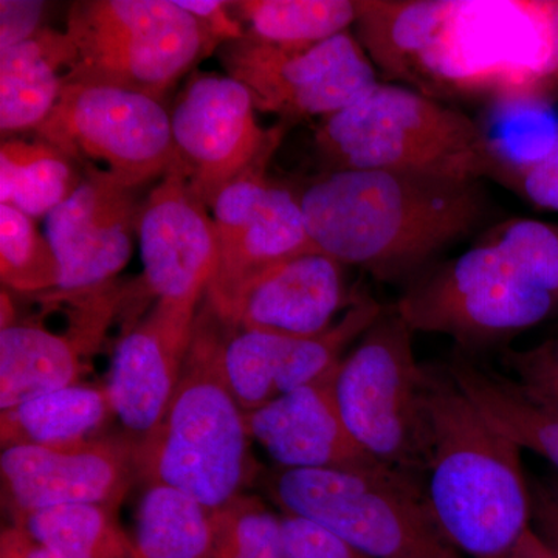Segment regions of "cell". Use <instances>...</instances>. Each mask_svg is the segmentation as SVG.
<instances>
[{
  "label": "cell",
  "instance_id": "cell-1",
  "mask_svg": "<svg viewBox=\"0 0 558 558\" xmlns=\"http://www.w3.org/2000/svg\"><path fill=\"white\" fill-rule=\"evenodd\" d=\"M300 204L319 252L388 282L428 269L480 226L488 207L480 180L357 170L326 172Z\"/></svg>",
  "mask_w": 558,
  "mask_h": 558
},
{
  "label": "cell",
  "instance_id": "cell-2",
  "mask_svg": "<svg viewBox=\"0 0 558 558\" xmlns=\"http://www.w3.org/2000/svg\"><path fill=\"white\" fill-rule=\"evenodd\" d=\"M429 422L425 501L459 554L513 558L532 529L521 450L459 389L447 365H425Z\"/></svg>",
  "mask_w": 558,
  "mask_h": 558
},
{
  "label": "cell",
  "instance_id": "cell-3",
  "mask_svg": "<svg viewBox=\"0 0 558 558\" xmlns=\"http://www.w3.org/2000/svg\"><path fill=\"white\" fill-rule=\"evenodd\" d=\"M226 323L202 301L182 374L165 416L134 440L138 480L189 495L218 512L244 495L258 473L247 421L223 377Z\"/></svg>",
  "mask_w": 558,
  "mask_h": 558
},
{
  "label": "cell",
  "instance_id": "cell-4",
  "mask_svg": "<svg viewBox=\"0 0 558 558\" xmlns=\"http://www.w3.org/2000/svg\"><path fill=\"white\" fill-rule=\"evenodd\" d=\"M315 143L329 171H391L458 180L494 178L499 153L461 110L399 84L379 83L326 117Z\"/></svg>",
  "mask_w": 558,
  "mask_h": 558
},
{
  "label": "cell",
  "instance_id": "cell-5",
  "mask_svg": "<svg viewBox=\"0 0 558 558\" xmlns=\"http://www.w3.org/2000/svg\"><path fill=\"white\" fill-rule=\"evenodd\" d=\"M282 515L339 535L369 558H461L429 512L424 486L395 470L275 468L264 476Z\"/></svg>",
  "mask_w": 558,
  "mask_h": 558
},
{
  "label": "cell",
  "instance_id": "cell-6",
  "mask_svg": "<svg viewBox=\"0 0 558 558\" xmlns=\"http://www.w3.org/2000/svg\"><path fill=\"white\" fill-rule=\"evenodd\" d=\"M333 396L352 438L385 468L424 486L429 450L425 365L413 330L395 306L385 307L344 355Z\"/></svg>",
  "mask_w": 558,
  "mask_h": 558
},
{
  "label": "cell",
  "instance_id": "cell-7",
  "mask_svg": "<svg viewBox=\"0 0 558 558\" xmlns=\"http://www.w3.org/2000/svg\"><path fill=\"white\" fill-rule=\"evenodd\" d=\"M65 33L73 47L65 84H106L159 101L218 47L171 0L75 2Z\"/></svg>",
  "mask_w": 558,
  "mask_h": 558
},
{
  "label": "cell",
  "instance_id": "cell-8",
  "mask_svg": "<svg viewBox=\"0 0 558 558\" xmlns=\"http://www.w3.org/2000/svg\"><path fill=\"white\" fill-rule=\"evenodd\" d=\"M395 307L413 332L446 333L468 351L534 328L556 314L558 300L480 241L411 279Z\"/></svg>",
  "mask_w": 558,
  "mask_h": 558
},
{
  "label": "cell",
  "instance_id": "cell-9",
  "mask_svg": "<svg viewBox=\"0 0 558 558\" xmlns=\"http://www.w3.org/2000/svg\"><path fill=\"white\" fill-rule=\"evenodd\" d=\"M36 132L84 170L108 172L132 189L163 178L174 163L171 112L156 98L121 87L65 84Z\"/></svg>",
  "mask_w": 558,
  "mask_h": 558
},
{
  "label": "cell",
  "instance_id": "cell-10",
  "mask_svg": "<svg viewBox=\"0 0 558 558\" xmlns=\"http://www.w3.org/2000/svg\"><path fill=\"white\" fill-rule=\"evenodd\" d=\"M220 61L247 87L256 109L282 123L333 116L360 100L379 78L351 31L303 47L279 46L245 35L222 44Z\"/></svg>",
  "mask_w": 558,
  "mask_h": 558
},
{
  "label": "cell",
  "instance_id": "cell-11",
  "mask_svg": "<svg viewBox=\"0 0 558 558\" xmlns=\"http://www.w3.org/2000/svg\"><path fill=\"white\" fill-rule=\"evenodd\" d=\"M244 84L229 75L197 73L171 110L174 163L207 208L250 168L270 161L288 123L264 130Z\"/></svg>",
  "mask_w": 558,
  "mask_h": 558
},
{
  "label": "cell",
  "instance_id": "cell-12",
  "mask_svg": "<svg viewBox=\"0 0 558 558\" xmlns=\"http://www.w3.org/2000/svg\"><path fill=\"white\" fill-rule=\"evenodd\" d=\"M269 161L250 168L213 204L218 260L204 300L220 318L260 275L290 258L315 252L300 196L267 183Z\"/></svg>",
  "mask_w": 558,
  "mask_h": 558
},
{
  "label": "cell",
  "instance_id": "cell-13",
  "mask_svg": "<svg viewBox=\"0 0 558 558\" xmlns=\"http://www.w3.org/2000/svg\"><path fill=\"white\" fill-rule=\"evenodd\" d=\"M135 190L86 168L78 189L47 216L46 236L60 264V284L50 295L95 292L126 267L143 205Z\"/></svg>",
  "mask_w": 558,
  "mask_h": 558
},
{
  "label": "cell",
  "instance_id": "cell-14",
  "mask_svg": "<svg viewBox=\"0 0 558 558\" xmlns=\"http://www.w3.org/2000/svg\"><path fill=\"white\" fill-rule=\"evenodd\" d=\"M11 521L60 506L119 510L137 476L134 440L97 438L65 447H10L0 454Z\"/></svg>",
  "mask_w": 558,
  "mask_h": 558
},
{
  "label": "cell",
  "instance_id": "cell-15",
  "mask_svg": "<svg viewBox=\"0 0 558 558\" xmlns=\"http://www.w3.org/2000/svg\"><path fill=\"white\" fill-rule=\"evenodd\" d=\"M145 284L157 301L199 307L218 260L207 207L171 167L143 202L138 222Z\"/></svg>",
  "mask_w": 558,
  "mask_h": 558
},
{
  "label": "cell",
  "instance_id": "cell-16",
  "mask_svg": "<svg viewBox=\"0 0 558 558\" xmlns=\"http://www.w3.org/2000/svg\"><path fill=\"white\" fill-rule=\"evenodd\" d=\"M120 288L68 296L75 306L68 330L51 332L35 323L0 329V409L80 384L87 357L98 351L121 303Z\"/></svg>",
  "mask_w": 558,
  "mask_h": 558
},
{
  "label": "cell",
  "instance_id": "cell-17",
  "mask_svg": "<svg viewBox=\"0 0 558 558\" xmlns=\"http://www.w3.org/2000/svg\"><path fill=\"white\" fill-rule=\"evenodd\" d=\"M197 310L157 301L117 344L106 388L113 416L132 440L146 438L163 418L179 385Z\"/></svg>",
  "mask_w": 558,
  "mask_h": 558
},
{
  "label": "cell",
  "instance_id": "cell-18",
  "mask_svg": "<svg viewBox=\"0 0 558 558\" xmlns=\"http://www.w3.org/2000/svg\"><path fill=\"white\" fill-rule=\"evenodd\" d=\"M333 376L245 413L250 438L269 454L278 469L339 472L388 469L366 453L348 432L333 396Z\"/></svg>",
  "mask_w": 558,
  "mask_h": 558
},
{
  "label": "cell",
  "instance_id": "cell-19",
  "mask_svg": "<svg viewBox=\"0 0 558 558\" xmlns=\"http://www.w3.org/2000/svg\"><path fill=\"white\" fill-rule=\"evenodd\" d=\"M344 269L319 250L303 253L260 275L219 318L233 328L277 336H319L360 299L349 293Z\"/></svg>",
  "mask_w": 558,
  "mask_h": 558
},
{
  "label": "cell",
  "instance_id": "cell-20",
  "mask_svg": "<svg viewBox=\"0 0 558 558\" xmlns=\"http://www.w3.org/2000/svg\"><path fill=\"white\" fill-rule=\"evenodd\" d=\"M454 9L449 0H357L355 36L389 80H422Z\"/></svg>",
  "mask_w": 558,
  "mask_h": 558
},
{
  "label": "cell",
  "instance_id": "cell-21",
  "mask_svg": "<svg viewBox=\"0 0 558 558\" xmlns=\"http://www.w3.org/2000/svg\"><path fill=\"white\" fill-rule=\"evenodd\" d=\"M72 61L68 33L51 28L0 53L2 134L38 130L60 100Z\"/></svg>",
  "mask_w": 558,
  "mask_h": 558
},
{
  "label": "cell",
  "instance_id": "cell-22",
  "mask_svg": "<svg viewBox=\"0 0 558 558\" xmlns=\"http://www.w3.org/2000/svg\"><path fill=\"white\" fill-rule=\"evenodd\" d=\"M113 416L106 385L76 384L0 413V446L65 447L97 439Z\"/></svg>",
  "mask_w": 558,
  "mask_h": 558
},
{
  "label": "cell",
  "instance_id": "cell-23",
  "mask_svg": "<svg viewBox=\"0 0 558 558\" xmlns=\"http://www.w3.org/2000/svg\"><path fill=\"white\" fill-rule=\"evenodd\" d=\"M454 384L480 413L521 450L548 459L558 470V416L532 402L515 381L483 368L457 351L446 363Z\"/></svg>",
  "mask_w": 558,
  "mask_h": 558
},
{
  "label": "cell",
  "instance_id": "cell-24",
  "mask_svg": "<svg viewBox=\"0 0 558 558\" xmlns=\"http://www.w3.org/2000/svg\"><path fill=\"white\" fill-rule=\"evenodd\" d=\"M119 510L60 506L13 520L28 558H134V538L120 526Z\"/></svg>",
  "mask_w": 558,
  "mask_h": 558
},
{
  "label": "cell",
  "instance_id": "cell-25",
  "mask_svg": "<svg viewBox=\"0 0 558 558\" xmlns=\"http://www.w3.org/2000/svg\"><path fill=\"white\" fill-rule=\"evenodd\" d=\"M215 513L175 488L148 486L140 501L134 558L211 557Z\"/></svg>",
  "mask_w": 558,
  "mask_h": 558
},
{
  "label": "cell",
  "instance_id": "cell-26",
  "mask_svg": "<svg viewBox=\"0 0 558 558\" xmlns=\"http://www.w3.org/2000/svg\"><path fill=\"white\" fill-rule=\"evenodd\" d=\"M49 143L9 140L0 146V202L47 218L78 189L83 174Z\"/></svg>",
  "mask_w": 558,
  "mask_h": 558
},
{
  "label": "cell",
  "instance_id": "cell-27",
  "mask_svg": "<svg viewBox=\"0 0 558 558\" xmlns=\"http://www.w3.org/2000/svg\"><path fill=\"white\" fill-rule=\"evenodd\" d=\"M231 9L247 22L248 35L290 47L333 38L357 20V0H242Z\"/></svg>",
  "mask_w": 558,
  "mask_h": 558
},
{
  "label": "cell",
  "instance_id": "cell-28",
  "mask_svg": "<svg viewBox=\"0 0 558 558\" xmlns=\"http://www.w3.org/2000/svg\"><path fill=\"white\" fill-rule=\"evenodd\" d=\"M296 337L233 328L223 332V377L244 413L260 409L281 396L279 384Z\"/></svg>",
  "mask_w": 558,
  "mask_h": 558
},
{
  "label": "cell",
  "instance_id": "cell-29",
  "mask_svg": "<svg viewBox=\"0 0 558 558\" xmlns=\"http://www.w3.org/2000/svg\"><path fill=\"white\" fill-rule=\"evenodd\" d=\"M0 278L22 293L53 292L60 284V264L35 219L13 205H0Z\"/></svg>",
  "mask_w": 558,
  "mask_h": 558
},
{
  "label": "cell",
  "instance_id": "cell-30",
  "mask_svg": "<svg viewBox=\"0 0 558 558\" xmlns=\"http://www.w3.org/2000/svg\"><path fill=\"white\" fill-rule=\"evenodd\" d=\"M529 284L558 300V227L534 219H510L483 238Z\"/></svg>",
  "mask_w": 558,
  "mask_h": 558
},
{
  "label": "cell",
  "instance_id": "cell-31",
  "mask_svg": "<svg viewBox=\"0 0 558 558\" xmlns=\"http://www.w3.org/2000/svg\"><path fill=\"white\" fill-rule=\"evenodd\" d=\"M216 539L209 558H288L281 517L258 498L242 495L215 513Z\"/></svg>",
  "mask_w": 558,
  "mask_h": 558
},
{
  "label": "cell",
  "instance_id": "cell-32",
  "mask_svg": "<svg viewBox=\"0 0 558 558\" xmlns=\"http://www.w3.org/2000/svg\"><path fill=\"white\" fill-rule=\"evenodd\" d=\"M502 362L527 399L558 416V337L523 351L508 349Z\"/></svg>",
  "mask_w": 558,
  "mask_h": 558
},
{
  "label": "cell",
  "instance_id": "cell-33",
  "mask_svg": "<svg viewBox=\"0 0 558 558\" xmlns=\"http://www.w3.org/2000/svg\"><path fill=\"white\" fill-rule=\"evenodd\" d=\"M494 178L519 191L535 207L558 211V140L549 153L529 163H510L501 157Z\"/></svg>",
  "mask_w": 558,
  "mask_h": 558
},
{
  "label": "cell",
  "instance_id": "cell-34",
  "mask_svg": "<svg viewBox=\"0 0 558 558\" xmlns=\"http://www.w3.org/2000/svg\"><path fill=\"white\" fill-rule=\"evenodd\" d=\"M281 529L288 558H369L339 535L310 520L282 515Z\"/></svg>",
  "mask_w": 558,
  "mask_h": 558
},
{
  "label": "cell",
  "instance_id": "cell-35",
  "mask_svg": "<svg viewBox=\"0 0 558 558\" xmlns=\"http://www.w3.org/2000/svg\"><path fill=\"white\" fill-rule=\"evenodd\" d=\"M46 3L35 0H2L0 2V53L31 39L40 31Z\"/></svg>",
  "mask_w": 558,
  "mask_h": 558
},
{
  "label": "cell",
  "instance_id": "cell-36",
  "mask_svg": "<svg viewBox=\"0 0 558 558\" xmlns=\"http://www.w3.org/2000/svg\"><path fill=\"white\" fill-rule=\"evenodd\" d=\"M174 2L180 9L196 17L218 46L247 35V32L242 31L240 21L230 16L231 2H219V0H174Z\"/></svg>",
  "mask_w": 558,
  "mask_h": 558
},
{
  "label": "cell",
  "instance_id": "cell-37",
  "mask_svg": "<svg viewBox=\"0 0 558 558\" xmlns=\"http://www.w3.org/2000/svg\"><path fill=\"white\" fill-rule=\"evenodd\" d=\"M532 531L558 558V505L543 481H531Z\"/></svg>",
  "mask_w": 558,
  "mask_h": 558
},
{
  "label": "cell",
  "instance_id": "cell-38",
  "mask_svg": "<svg viewBox=\"0 0 558 558\" xmlns=\"http://www.w3.org/2000/svg\"><path fill=\"white\" fill-rule=\"evenodd\" d=\"M0 558H28L20 529L13 524L0 534Z\"/></svg>",
  "mask_w": 558,
  "mask_h": 558
},
{
  "label": "cell",
  "instance_id": "cell-39",
  "mask_svg": "<svg viewBox=\"0 0 558 558\" xmlns=\"http://www.w3.org/2000/svg\"><path fill=\"white\" fill-rule=\"evenodd\" d=\"M513 558H556L554 554L546 548L545 543L538 538L534 531H529L521 539L519 548H517L515 557Z\"/></svg>",
  "mask_w": 558,
  "mask_h": 558
},
{
  "label": "cell",
  "instance_id": "cell-40",
  "mask_svg": "<svg viewBox=\"0 0 558 558\" xmlns=\"http://www.w3.org/2000/svg\"><path fill=\"white\" fill-rule=\"evenodd\" d=\"M16 319H14V306L11 303L9 293L5 290H2V319H0V329L9 328V326L14 325Z\"/></svg>",
  "mask_w": 558,
  "mask_h": 558
},
{
  "label": "cell",
  "instance_id": "cell-41",
  "mask_svg": "<svg viewBox=\"0 0 558 558\" xmlns=\"http://www.w3.org/2000/svg\"><path fill=\"white\" fill-rule=\"evenodd\" d=\"M543 483H545L546 488H548L550 497H553L554 501L558 505V473L557 475L549 476V478L543 481Z\"/></svg>",
  "mask_w": 558,
  "mask_h": 558
},
{
  "label": "cell",
  "instance_id": "cell-42",
  "mask_svg": "<svg viewBox=\"0 0 558 558\" xmlns=\"http://www.w3.org/2000/svg\"><path fill=\"white\" fill-rule=\"evenodd\" d=\"M550 16H553L554 28H556V35L558 40V2L549 3Z\"/></svg>",
  "mask_w": 558,
  "mask_h": 558
}]
</instances>
